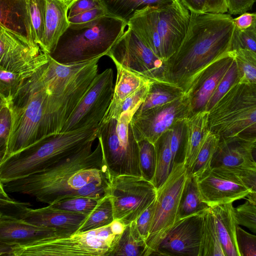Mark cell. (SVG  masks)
<instances>
[{"label": "cell", "mask_w": 256, "mask_h": 256, "mask_svg": "<svg viewBox=\"0 0 256 256\" xmlns=\"http://www.w3.org/2000/svg\"><path fill=\"white\" fill-rule=\"evenodd\" d=\"M94 142L41 172L0 182V187L48 205L74 197L100 200L109 194L112 175L100 142L92 150Z\"/></svg>", "instance_id": "1"}, {"label": "cell", "mask_w": 256, "mask_h": 256, "mask_svg": "<svg viewBox=\"0 0 256 256\" xmlns=\"http://www.w3.org/2000/svg\"><path fill=\"white\" fill-rule=\"evenodd\" d=\"M190 15L180 47L166 61L170 82L185 94L205 68L231 50L235 29L230 14L190 12Z\"/></svg>", "instance_id": "2"}, {"label": "cell", "mask_w": 256, "mask_h": 256, "mask_svg": "<svg viewBox=\"0 0 256 256\" xmlns=\"http://www.w3.org/2000/svg\"><path fill=\"white\" fill-rule=\"evenodd\" d=\"M98 138V128H86L46 136L0 162V182L41 172Z\"/></svg>", "instance_id": "3"}, {"label": "cell", "mask_w": 256, "mask_h": 256, "mask_svg": "<svg viewBox=\"0 0 256 256\" xmlns=\"http://www.w3.org/2000/svg\"><path fill=\"white\" fill-rule=\"evenodd\" d=\"M126 26V21L108 14L85 23L70 24L49 55L66 65L102 58L123 34Z\"/></svg>", "instance_id": "4"}, {"label": "cell", "mask_w": 256, "mask_h": 256, "mask_svg": "<svg viewBox=\"0 0 256 256\" xmlns=\"http://www.w3.org/2000/svg\"><path fill=\"white\" fill-rule=\"evenodd\" d=\"M190 16L188 10L177 0L168 6L136 10L127 26L156 55L167 61L180 47Z\"/></svg>", "instance_id": "5"}, {"label": "cell", "mask_w": 256, "mask_h": 256, "mask_svg": "<svg viewBox=\"0 0 256 256\" xmlns=\"http://www.w3.org/2000/svg\"><path fill=\"white\" fill-rule=\"evenodd\" d=\"M49 90L36 72L26 78L8 104L12 126L6 152L0 162L46 136Z\"/></svg>", "instance_id": "6"}, {"label": "cell", "mask_w": 256, "mask_h": 256, "mask_svg": "<svg viewBox=\"0 0 256 256\" xmlns=\"http://www.w3.org/2000/svg\"><path fill=\"white\" fill-rule=\"evenodd\" d=\"M121 235L110 224L98 228L60 237H49L0 247L6 256H110Z\"/></svg>", "instance_id": "7"}, {"label": "cell", "mask_w": 256, "mask_h": 256, "mask_svg": "<svg viewBox=\"0 0 256 256\" xmlns=\"http://www.w3.org/2000/svg\"><path fill=\"white\" fill-rule=\"evenodd\" d=\"M256 123V82L236 81L208 112V130L220 139L236 137Z\"/></svg>", "instance_id": "8"}, {"label": "cell", "mask_w": 256, "mask_h": 256, "mask_svg": "<svg viewBox=\"0 0 256 256\" xmlns=\"http://www.w3.org/2000/svg\"><path fill=\"white\" fill-rule=\"evenodd\" d=\"M135 112H124L118 119L111 118L102 122L98 128V138L112 176H142L139 146L131 124Z\"/></svg>", "instance_id": "9"}, {"label": "cell", "mask_w": 256, "mask_h": 256, "mask_svg": "<svg viewBox=\"0 0 256 256\" xmlns=\"http://www.w3.org/2000/svg\"><path fill=\"white\" fill-rule=\"evenodd\" d=\"M188 175L185 162L172 167L164 182L157 189L144 256H152L157 247L177 221L182 194Z\"/></svg>", "instance_id": "10"}, {"label": "cell", "mask_w": 256, "mask_h": 256, "mask_svg": "<svg viewBox=\"0 0 256 256\" xmlns=\"http://www.w3.org/2000/svg\"><path fill=\"white\" fill-rule=\"evenodd\" d=\"M106 56L112 60L115 65H119L152 82L170 83L168 78L166 61L156 55L129 28Z\"/></svg>", "instance_id": "11"}, {"label": "cell", "mask_w": 256, "mask_h": 256, "mask_svg": "<svg viewBox=\"0 0 256 256\" xmlns=\"http://www.w3.org/2000/svg\"><path fill=\"white\" fill-rule=\"evenodd\" d=\"M109 194L114 220L127 226L155 201L157 188L142 176L120 175L112 176Z\"/></svg>", "instance_id": "12"}, {"label": "cell", "mask_w": 256, "mask_h": 256, "mask_svg": "<svg viewBox=\"0 0 256 256\" xmlns=\"http://www.w3.org/2000/svg\"><path fill=\"white\" fill-rule=\"evenodd\" d=\"M113 78V70L110 68L97 74L61 132L98 128L112 98Z\"/></svg>", "instance_id": "13"}, {"label": "cell", "mask_w": 256, "mask_h": 256, "mask_svg": "<svg viewBox=\"0 0 256 256\" xmlns=\"http://www.w3.org/2000/svg\"><path fill=\"white\" fill-rule=\"evenodd\" d=\"M28 202L12 200L8 196H0V211L16 216L32 224L57 230L66 235L76 232L86 215L58 209L48 205L32 208Z\"/></svg>", "instance_id": "14"}, {"label": "cell", "mask_w": 256, "mask_h": 256, "mask_svg": "<svg viewBox=\"0 0 256 256\" xmlns=\"http://www.w3.org/2000/svg\"><path fill=\"white\" fill-rule=\"evenodd\" d=\"M191 116L190 104L186 94L168 104L134 115L131 124L136 140H146L154 144L176 122Z\"/></svg>", "instance_id": "15"}, {"label": "cell", "mask_w": 256, "mask_h": 256, "mask_svg": "<svg viewBox=\"0 0 256 256\" xmlns=\"http://www.w3.org/2000/svg\"><path fill=\"white\" fill-rule=\"evenodd\" d=\"M48 58L49 54L40 46L32 44L0 27V68L30 77Z\"/></svg>", "instance_id": "16"}, {"label": "cell", "mask_w": 256, "mask_h": 256, "mask_svg": "<svg viewBox=\"0 0 256 256\" xmlns=\"http://www.w3.org/2000/svg\"><path fill=\"white\" fill-rule=\"evenodd\" d=\"M206 211L177 220L152 256H199Z\"/></svg>", "instance_id": "17"}, {"label": "cell", "mask_w": 256, "mask_h": 256, "mask_svg": "<svg viewBox=\"0 0 256 256\" xmlns=\"http://www.w3.org/2000/svg\"><path fill=\"white\" fill-rule=\"evenodd\" d=\"M234 60V51H228L205 68L197 76L186 94L189 100L191 116L205 110L209 100Z\"/></svg>", "instance_id": "18"}, {"label": "cell", "mask_w": 256, "mask_h": 256, "mask_svg": "<svg viewBox=\"0 0 256 256\" xmlns=\"http://www.w3.org/2000/svg\"><path fill=\"white\" fill-rule=\"evenodd\" d=\"M196 180L202 200L210 208L245 198L251 192L244 185L228 180L212 170Z\"/></svg>", "instance_id": "19"}, {"label": "cell", "mask_w": 256, "mask_h": 256, "mask_svg": "<svg viewBox=\"0 0 256 256\" xmlns=\"http://www.w3.org/2000/svg\"><path fill=\"white\" fill-rule=\"evenodd\" d=\"M68 235L54 228L29 224L16 216L0 212V247Z\"/></svg>", "instance_id": "20"}, {"label": "cell", "mask_w": 256, "mask_h": 256, "mask_svg": "<svg viewBox=\"0 0 256 256\" xmlns=\"http://www.w3.org/2000/svg\"><path fill=\"white\" fill-rule=\"evenodd\" d=\"M0 27L32 44L38 45L36 42L28 0H0Z\"/></svg>", "instance_id": "21"}, {"label": "cell", "mask_w": 256, "mask_h": 256, "mask_svg": "<svg viewBox=\"0 0 256 256\" xmlns=\"http://www.w3.org/2000/svg\"><path fill=\"white\" fill-rule=\"evenodd\" d=\"M251 142L237 138L220 139L212 162V169L256 168L250 152Z\"/></svg>", "instance_id": "22"}, {"label": "cell", "mask_w": 256, "mask_h": 256, "mask_svg": "<svg viewBox=\"0 0 256 256\" xmlns=\"http://www.w3.org/2000/svg\"><path fill=\"white\" fill-rule=\"evenodd\" d=\"M45 34L42 50L50 54L70 26L68 6L65 0H46Z\"/></svg>", "instance_id": "23"}, {"label": "cell", "mask_w": 256, "mask_h": 256, "mask_svg": "<svg viewBox=\"0 0 256 256\" xmlns=\"http://www.w3.org/2000/svg\"><path fill=\"white\" fill-rule=\"evenodd\" d=\"M225 256H240L236 229L239 225L232 203L210 207Z\"/></svg>", "instance_id": "24"}, {"label": "cell", "mask_w": 256, "mask_h": 256, "mask_svg": "<svg viewBox=\"0 0 256 256\" xmlns=\"http://www.w3.org/2000/svg\"><path fill=\"white\" fill-rule=\"evenodd\" d=\"M188 140L185 165L190 172L208 130V112L204 110L187 118Z\"/></svg>", "instance_id": "25"}, {"label": "cell", "mask_w": 256, "mask_h": 256, "mask_svg": "<svg viewBox=\"0 0 256 256\" xmlns=\"http://www.w3.org/2000/svg\"><path fill=\"white\" fill-rule=\"evenodd\" d=\"M185 94L180 87L171 83L151 82L147 96L140 106L134 115L172 102Z\"/></svg>", "instance_id": "26"}, {"label": "cell", "mask_w": 256, "mask_h": 256, "mask_svg": "<svg viewBox=\"0 0 256 256\" xmlns=\"http://www.w3.org/2000/svg\"><path fill=\"white\" fill-rule=\"evenodd\" d=\"M177 0H100L108 14L127 23L134 12L148 6L163 7Z\"/></svg>", "instance_id": "27"}, {"label": "cell", "mask_w": 256, "mask_h": 256, "mask_svg": "<svg viewBox=\"0 0 256 256\" xmlns=\"http://www.w3.org/2000/svg\"><path fill=\"white\" fill-rule=\"evenodd\" d=\"M116 80L110 104L106 112H110L121 102L149 82L146 78L124 68L116 65Z\"/></svg>", "instance_id": "28"}, {"label": "cell", "mask_w": 256, "mask_h": 256, "mask_svg": "<svg viewBox=\"0 0 256 256\" xmlns=\"http://www.w3.org/2000/svg\"><path fill=\"white\" fill-rule=\"evenodd\" d=\"M146 249V240L134 220L126 226L110 256H144Z\"/></svg>", "instance_id": "29"}, {"label": "cell", "mask_w": 256, "mask_h": 256, "mask_svg": "<svg viewBox=\"0 0 256 256\" xmlns=\"http://www.w3.org/2000/svg\"><path fill=\"white\" fill-rule=\"evenodd\" d=\"M170 135V130L165 132L154 144L156 152V166L152 182L157 189L166 180L172 168Z\"/></svg>", "instance_id": "30"}, {"label": "cell", "mask_w": 256, "mask_h": 256, "mask_svg": "<svg viewBox=\"0 0 256 256\" xmlns=\"http://www.w3.org/2000/svg\"><path fill=\"white\" fill-rule=\"evenodd\" d=\"M209 208L202 198L196 179L188 174L180 198L177 220L204 212Z\"/></svg>", "instance_id": "31"}, {"label": "cell", "mask_w": 256, "mask_h": 256, "mask_svg": "<svg viewBox=\"0 0 256 256\" xmlns=\"http://www.w3.org/2000/svg\"><path fill=\"white\" fill-rule=\"evenodd\" d=\"M199 256H225L210 208L204 214Z\"/></svg>", "instance_id": "32"}, {"label": "cell", "mask_w": 256, "mask_h": 256, "mask_svg": "<svg viewBox=\"0 0 256 256\" xmlns=\"http://www.w3.org/2000/svg\"><path fill=\"white\" fill-rule=\"evenodd\" d=\"M114 220L110 194L98 200L96 205L80 224L76 232H82L108 226Z\"/></svg>", "instance_id": "33"}, {"label": "cell", "mask_w": 256, "mask_h": 256, "mask_svg": "<svg viewBox=\"0 0 256 256\" xmlns=\"http://www.w3.org/2000/svg\"><path fill=\"white\" fill-rule=\"evenodd\" d=\"M220 140L216 134L208 130L190 174L198 180L212 170V162Z\"/></svg>", "instance_id": "34"}, {"label": "cell", "mask_w": 256, "mask_h": 256, "mask_svg": "<svg viewBox=\"0 0 256 256\" xmlns=\"http://www.w3.org/2000/svg\"><path fill=\"white\" fill-rule=\"evenodd\" d=\"M170 148L174 165L185 162L188 140L187 118L180 120L170 130Z\"/></svg>", "instance_id": "35"}, {"label": "cell", "mask_w": 256, "mask_h": 256, "mask_svg": "<svg viewBox=\"0 0 256 256\" xmlns=\"http://www.w3.org/2000/svg\"><path fill=\"white\" fill-rule=\"evenodd\" d=\"M238 70V80L256 82V52L248 49L233 50Z\"/></svg>", "instance_id": "36"}, {"label": "cell", "mask_w": 256, "mask_h": 256, "mask_svg": "<svg viewBox=\"0 0 256 256\" xmlns=\"http://www.w3.org/2000/svg\"><path fill=\"white\" fill-rule=\"evenodd\" d=\"M149 82L144 84L133 94L129 96L110 112L106 113L102 122H105L111 118L118 119L120 114L127 112H136L145 100L150 88Z\"/></svg>", "instance_id": "37"}, {"label": "cell", "mask_w": 256, "mask_h": 256, "mask_svg": "<svg viewBox=\"0 0 256 256\" xmlns=\"http://www.w3.org/2000/svg\"><path fill=\"white\" fill-rule=\"evenodd\" d=\"M142 176L152 182L156 170V156L154 144L146 140L138 142Z\"/></svg>", "instance_id": "38"}, {"label": "cell", "mask_w": 256, "mask_h": 256, "mask_svg": "<svg viewBox=\"0 0 256 256\" xmlns=\"http://www.w3.org/2000/svg\"><path fill=\"white\" fill-rule=\"evenodd\" d=\"M30 16L36 42L41 48L45 34L46 0H28Z\"/></svg>", "instance_id": "39"}, {"label": "cell", "mask_w": 256, "mask_h": 256, "mask_svg": "<svg viewBox=\"0 0 256 256\" xmlns=\"http://www.w3.org/2000/svg\"><path fill=\"white\" fill-rule=\"evenodd\" d=\"M26 74L13 72L0 68V98L10 102L18 92L24 79Z\"/></svg>", "instance_id": "40"}, {"label": "cell", "mask_w": 256, "mask_h": 256, "mask_svg": "<svg viewBox=\"0 0 256 256\" xmlns=\"http://www.w3.org/2000/svg\"><path fill=\"white\" fill-rule=\"evenodd\" d=\"M98 200L88 197H74L62 200L50 206L58 209L87 216L94 208Z\"/></svg>", "instance_id": "41"}, {"label": "cell", "mask_w": 256, "mask_h": 256, "mask_svg": "<svg viewBox=\"0 0 256 256\" xmlns=\"http://www.w3.org/2000/svg\"><path fill=\"white\" fill-rule=\"evenodd\" d=\"M212 170L228 180L244 185L251 192H256V168Z\"/></svg>", "instance_id": "42"}, {"label": "cell", "mask_w": 256, "mask_h": 256, "mask_svg": "<svg viewBox=\"0 0 256 256\" xmlns=\"http://www.w3.org/2000/svg\"><path fill=\"white\" fill-rule=\"evenodd\" d=\"M238 78V67L235 59L209 100L205 110L209 112L226 94Z\"/></svg>", "instance_id": "43"}, {"label": "cell", "mask_w": 256, "mask_h": 256, "mask_svg": "<svg viewBox=\"0 0 256 256\" xmlns=\"http://www.w3.org/2000/svg\"><path fill=\"white\" fill-rule=\"evenodd\" d=\"M238 49H248L256 52V20L250 27L244 30L235 26L231 50Z\"/></svg>", "instance_id": "44"}, {"label": "cell", "mask_w": 256, "mask_h": 256, "mask_svg": "<svg viewBox=\"0 0 256 256\" xmlns=\"http://www.w3.org/2000/svg\"><path fill=\"white\" fill-rule=\"evenodd\" d=\"M0 160L4 156L12 126V114L8 104L0 100Z\"/></svg>", "instance_id": "45"}, {"label": "cell", "mask_w": 256, "mask_h": 256, "mask_svg": "<svg viewBox=\"0 0 256 256\" xmlns=\"http://www.w3.org/2000/svg\"><path fill=\"white\" fill-rule=\"evenodd\" d=\"M235 214L239 225L247 228L256 234V206L246 200L235 208Z\"/></svg>", "instance_id": "46"}, {"label": "cell", "mask_w": 256, "mask_h": 256, "mask_svg": "<svg viewBox=\"0 0 256 256\" xmlns=\"http://www.w3.org/2000/svg\"><path fill=\"white\" fill-rule=\"evenodd\" d=\"M236 238L240 256H256V235L247 232L238 225Z\"/></svg>", "instance_id": "47"}, {"label": "cell", "mask_w": 256, "mask_h": 256, "mask_svg": "<svg viewBox=\"0 0 256 256\" xmlns=\"http://www.w3.org/2000/svg\"><path fill=\"white\" fill-rule=\"evenodd\" d=\"M155 201L136 220L138 230L146 240L149 235L154 208Z\"/></svg>", "instance_id": "48"}, {"label": "cell", "mask_w": 256, "mask_h": 256, "mask_svg": "<svg viewBox=\"0 0 256 256\" xmlns=\"http://www.w3.org/2000/svg\"><path fill=\"white\" fill-rule=\"evenodd\" d=\"M107 14L105 8L102 6L85 11L68 19L70 24H82L94 20Z\"/></svg>", "instance_id": "49"}, {"label": "cell", "mask_w": 256, "mask_h": 256, "mask_svg": "<svg viewBox=\"0 0 256 256\" xmlns=\"http://www.w3.org/2000/svg\"><path fill=\"white\" fill-rule=\"evenodd\" d=\"M103 6L100 0H76L68 7V18L85 11Z\"/></svg>", "instance_id": "50"}, {"label": "cell", "mask_w": 256, "mask_h": 256, "mask_svg": "<svg viewBox=\"0 0 256 256\" xmlns=\"http://www.w3.org/2000/svg\"><path fill=\"white\" fill-rule=\"evenodd\" d=\"M256 0H226L230 14H240L251 9Z\"/></svg>", "instance_id": "51"}, {"label": "cell", "mask_w": 256, "mask_h": 256, "mask_svg": "<svg viewBox=\"0 0 256 256\" xmlns=\"http://www.w3.org/2000/svg\"><path fill=\"white\" fill-rule=\"evenodd\" d=\"M185 8L194 13L208 12L207 0H180Z\"/></svg>", "instance_id": "52"}, {"label": "cell", "mask_w": 256, "mask_h": 256, "mask_svg": "<svg viewBox=\"0 0 256 256\" xmlns=\"http://www.w3.org/2000/svg\"><path fill=\"white\" fill-rule=\"evenodd\" d=\"M256 20V13L245 12L234 18L235 26L240 30H244L250 27Z\"/></svg>", "instance_id": "53"}, {"label": "cell", "mask_w": 256, "mask_h": 256, "mask_svg": "<svg viewBox=\"0 0 256 256\" xmlns=\"http://www.w3.org/2000/svg\"><path fill=\"white\" fill-rule=\"evenodd\" d=\"M208 12L222 13L228 12L226 0H207Z\"/></svg>", "instance_id": "54"}, {"label": "cell", "mask_w": 256, "mask_h": 256, "mask_svg": "<svg viewBox=\"0 0 256 256\" xmlns=\"http://www.w3.org/2000/svg\"><path fill=\"white\" fill-rule=\"evenodd\" d=\"M234 138L250 142H254L256 140V123L247 128Z\"/></svg>", "instance_id": "55"}, {"label": "cell", "mask_w": 256, "mask_h": 256, "mask_svg": "<svg viewBox=\"0 0 256 256\" xmlns=\"http://www.w3.org/2000/svg\"><path fill=\"white\" fill-rule=\"evenodd\" d=\"M250 152L252 159L256 164V140L251 142Z\"/></svg>", "instance_id": "56"}, {"label": "cell", "mask_w": 256, "mask_h": 256, "mask_svg": "<svg viewBox=\"0 0 256 256\" xmlns=\"http://www.w3.org/2000/svg\"><path fill=\"white\" fill-rule=\"evenodd\" d=\"M245 199L256 206V192H250Z\"/></svg>", "instance_id": "57"}, {"label": "cell", "mask_w": 256, "mask_h": 256, "mask_svg": "<svg viewBox=\"0 0 256 256\" xmlns=\"http://www.w3.org/2000/svg\"><path fill=\"white\" fill-rule=\"evenodd\" d=\"M76 0H68L66 2L67 4L68 7L70 6V5L72 4L74 2H75Z\"/></svg>", "instance_id": "58"}, {"label": "cell", "mask_w": 256, "mask_h": 256, "mask_svg": "<svg viewBox=\"0 0 256 256\" xmlns=\"http://www.w3.org/2000/svg\"><path fill=\"white\" fill-rule=\"evenodd\" d=\"M66 0H65V1H66Z\"/></svg>", "instance_id": "59"}, {"label": "cell", "mask_w": 256, "mask_h": 256, "mask_svg": "<svg viewBox=\"0 0 256 256\" xmlns=\"http://www.w3.org/2000/svg\"><path fill=\"white\" fill-rule=\"evenodd\" d=\"M255 13H256V12Z\"/></svg>", "instance_id": "60"}]
</instances>
